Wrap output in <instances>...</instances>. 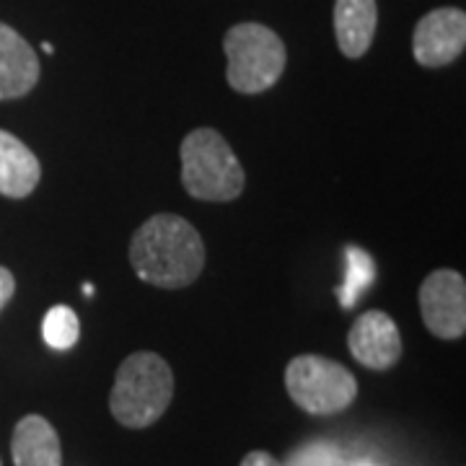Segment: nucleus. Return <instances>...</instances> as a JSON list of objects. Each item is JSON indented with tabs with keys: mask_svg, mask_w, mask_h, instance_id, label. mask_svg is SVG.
<instances>
[{
	"mask_svg": "<svg viewBox=\"0 0 466 466\" xmlns=\"http://www.w3.org/2000/svg\"><path fill=\"white\" fill-rule=\"evenodd\" d=\"M130 265L143 283L167 290L187 288L205 267V241L187 218L158 213L133 233Z\"/></svg>",
	"mask_w": 466,
	"mask_h": 466,
	"instance_id": "obj_1",
	"label": "nucleus"
},
{
	"mask_svg": "<svg viewBox=\"0 0 466 466\" xmlns=\"http://www.w3.org/2000/svg\"><path fill=\"white\" fill-rule=\"evenodd\" d=\"M174 397L171 366L156 352H133L116 368L109 410L119 425L143 431L158 422Z\"/></svg>",
	"mask_w": 466,
	"mask_h": 466,
	"instance_id": "obj_2",
	"label": "nucleus"
},
{
	"mask_svg": "<svg viewBox=\"0 0 466 466\" xmlns=\"http://www.w3.org/2000/svg\"><path fill=\"white\" fill-rule=\"evenodd\" d=\"M182 184L189 198L205 202H231L241 198L247 174L226 137L213 127H198L184 135Z\"/></svg>",
	"mask_w": 466,
	"mask_h": 466,
	"instance_id": "obj_3",
	"label": "nucleus"
},
{
	"mask_svg": "<svg viewBox=\"0 0 466 466\" xmlns=\"http://www.w3.org/2000/svg\"><path fill=\"white\" fill-rule=\"evenodd\" d=\"M223 52H226V81L233 91L257 96L265 94L280 81L285 73L283 39L272 29L262 24H236L223 36Z\"/></svg>",
	"mask_w": 466,
	"mask_h": 466,
	"instance_id": "obj_4",
	"label": "nucleus"
},
{
	"mask_svg": "<svg viewBox=\"0 0 466 466\" xmlns=\"http://www.w3.org/2000/svg\"><path fill=\"white\" fill-rule=\"evenodd\" d=\"M285 391L309 415H337L358 397L348 368L321 355H299L285 366Z\"/></svg>",
	"mask_w": 466,
	"mask_h": 466,
	"instance_id": "obj_5",
	"label": "nucleus"
},
{
	"mask_svg": "<svg viewBox=\"0 0 466 466\" xmlns=\"http://www.w3.org/2000/svg\"><path fill=\"white\" fill-rule=\"evenodd\" d=\"M420 314L438 339H461L466 332V283L456 269H435L420 285Z\"/></svg>",
	"mask_w": 466,
	"mask_h": 466,
	"instance_id": "obj_6",
	"label": "nucleus"
},
{
	"mask_svg": "<svg viewBox=\"0 0 466 466\" xmlns=\"http://www.w3.org/2000/svg\"><path fill=\"white\" fill-rule=\"evenodd\" d=\"M466 47V14L461 8H435L417 21L412 55L422 67L453 63Z\"/></svg>",
	"mask_w": 466,
	"mask_h": 466,
	"instance_id": "obj_7",
	"label": "nucleus"
},
{
	"mask_svg": "<svg viewBox=\"0 0 466 466\" xmlns=\"http://www.w3.org/2000/svg\"><path fill=\"white\" fill-rule=\"evenodd\" d=\"M350 355L370 370H389L401 358V334L386 311H366L348 334Z\"/></svg>",
	"mask_w": 466,
	"mask_h": 466,
	"instance_id": "obj_8",
	"label": "nucleus"
},
{
	"mask_svg": "<svg viewBox=\"0 0 466 466\" xmlns=\"http://www.w3.org/2000/svg\"><path fill=\"white\" fill-rule=\"evenodd\" d=\"M39 81V57L8 24H0V101L21 99Z\"/></svg>",
	"mask_w": 466,
	"mask_h": 466,
	"instance_id": "obj_9",
	"label": "nucleus"
},
{
	"mask_svg": "<svg viewBox=\"0 0 466 466\" xmlns=\"http://www.w3.org/2000/svg\"><path fill=\"white\" fill-rule=\"evenodd\" d=\"M379 8L376 0H337L334 3V34L345 57H363L376 36Z\"/></svg>",
	"mask_w": 466,
	"mask_h": 466,
	"instance_id": "obj_10",
	"label": "nucleus"
},
{
	"mask_svg": "<svg viewBox=\"0 0 466 466\" xmlns=\"http://www.w3.org/2000/svg\"><path fill=\"white\" fill-rule=\"evenodd\" d=\"M11 456L16 466H63L57 431L42 415L21 417L11 438Z\"/></svg>",
	"mask_w": 466,
	"mask_h": 466,
	"instance_id": "obj_11",
	"label": "nucleus"
},
{
	"mask_svg": "<svg viewBox=\"0 0 466 466\" xmlns=\"http://www.w3.org/2000/svg\"><path fill=\"white\" fill-rule=\"evenodd\" d=\"M42 179L39 158L16 135L0 130V195L11 200L29 198Z\"/></svg>",
	"mask_w": 466,
	"mask_h": 466,
	"instance_id": "obj_12",
	"label": "nucleus"
},
{
	"mask_svg": "<svg viewBox=\"0 0 466 466\" xmlns=\"http://www.w3.org/2000/svg\"><path fill=\"white\" fill-rule=\"evenodd\" d=\"M373 278H376V265L370 254L360 247H348V278H345V285L337 290L342 309H352L358 303V296L373 283Z\"/></svg>",
	"mask_w": 466,
	"mask_h": 466,
	"instance_id": "obj_13",
	"label": "nucleus"
},
{
	"mask_svg": "<svg viewBox=\"0 0 466 466\" xmlns=\"http://www.w3.org/2000/svg\"><path fill=\"white\" fill-rule=\"evenodd\" d=\"M42 334L52 350H70L78 342V334H81L78 314L70 306H55L45 317Z\"/></svg>",
	"mask_w": 466,
	"mask_h": 466,
	"instance_id": "obj_14",
	"label": "nucleus"
},
{
	"mask_svg": "<svg viewBox=\"0 0 466 466\" xmlns=\"http://www.w3.org/2000/svg\"><path fill=\"white\" fill-rule=\"evenodd\" d=\"M288 466H339V459H337V451L327 443H314V446H306L300 449Z\"/></svg>",
	"mask_w": 466,
	"mask_h": 466,
	"instance_id": "obj_15",
	"label": "nucleus"
},
{
	"mask_svg": "<svg viewBox=\"0 0 466 466\" xmlns=\"http://www.w3.org/2000/svg\"><path fill=\"white\" fill-rule=\"evenodd\" d=\"M16 293V278L8 267H0V311L8 306V300Z\"/></svg>",
	"mask_w": 466,
	"mask_h": 466,
	"instance_id": "obj_16",
	"label": "nucleus"
},
{
	"mask_svg": "<svg viewBox=\"0 0 466 466\" xmlns=\"http://www.w3.org/2000/svg\"><path fill=\"white\" fill-rule=\"evenodd\" d=\"M241 466H283L275 456H269L267 451H249L244 459H241Z\"/></svg>",
	"mask_w": 466,
	"mask_h": 466,
	"instance_id": "obj_17",
	"label": "nucleus"
},
{
	"mask_svg": "<svg viewBox=\"0 0 466 466\" xmlns=\"http://www.w3.org/2000/svg\"><path fill=\"white\" fill-rule=\"evenodd\" d=\"M0 466H3V464H0Z\"/></svg>",
	"mask_w": 466,
	"mask_h": 466,
	"instance_id": "obj_18",
	"label": "nucleus"
}]
</instances>
